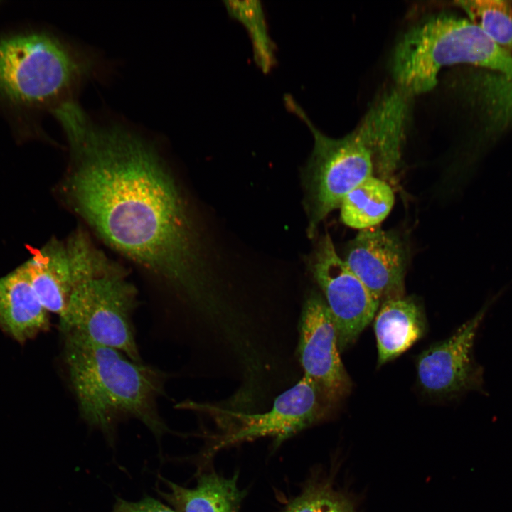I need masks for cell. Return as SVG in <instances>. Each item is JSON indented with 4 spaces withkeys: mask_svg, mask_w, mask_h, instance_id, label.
Returning <instances> with one entry per match:
<instances>
[{
    "mask_svg": "<svg viewBox=\"0 0 512 512\" xmlns=\"http://www.w3.org/2000/svg\"><path fill=\"white\" fill-rule=\"evenodd\" d=\"M60 122L73 155L67 190L77 210L108 244L196 304L194 229L154 147L123 127L95 124L82 109Z\"/></svg>",
    "mask_w": 512,
    "mask_h": 512,
    "instance_id": "obj_1",
    "label": "cell"
},
{
    "mask_svg": "<svg viewBox=\"0 0 512 512\" xmlns=\"http://www.w3.org/2000/svg\"><path fill=\"white\" fill-rule=\"evenodd\" d=\"M284 100L314 136L303 171L307 233L314 238L321 223L361 182L375 174L384 179L395 174L402 161L409 112L398 95L383 92L353 131L334 139L318 129L291 95Z\"/></svg>",
    "mask_w": 512,
    "mask_h": 512,
    "instance_id": "obj_2",
    "label": "cell"
},
{
    "mask_svg": "<svg viewBox=\"0 0 512 512\" xmlns=\"http://www.w3.org/2000/svg\"><path fill=\"white\" fill-rule=\"evenodd\" d=\"M96 64L90 51L50 31L27 26L1 32L0 113L18 138L44 137L40 114L75 101Z\"/></svg>",
    "mask_w": 512,
    "mask_h": 512,
    "instance_id": "obj_3",
    "label": "cell"
},
{
    "mask_svg": "<svg viewBox=\"0 0 512 512\" xmlns=\"http://www.w3.org/2000/svg\"><path fill=\"white\" fill-rule=\"evenodd\" d=\"M64 335L69 384L80 417L89 427L109 439L129 419L140 421L158 439L171 432L158 408L165 393L164 371L79 334Z\"/></svg>",
    "mask_w": 512,
    "mask_h": 512,
    "instance_id": "obj_4",
    "label": "cell"
},
{
    "mask_svg": "<svg viewBox=\"0 0 512 512\" xmlns=\"http://www.w3.org/2000/svg\"><path fill=\"white\" fill-rule=\"evenodd\" d=\"M458 63L491 70L512 83V55L470 20L446 14L427 17L403 34L391 70L396 86L412 97L434 88L442 67Z\"/></svg>",
    "mask_w": 512,
    "mask_h": 512,
    "instance_id": "obj_5",
    "label": "cell"
},
{
    "mask_svg": "<svg viewBox=\"0 0 512 512\" xmlns=\"http://www.w3.org/2000/svg\"><path fill=\"white\" fill-rule=\"evenodd\" d=\"M137 291L114 267L90 277L73 289L61 331L79 334L143 362L135 338L133 315Z\"/></svg>",
    "mask_w": 512,
    "mask_h": 512,
    "instance_id": "obj_6",
    "label": "cell"
},
{
    "mask_svg": "<svg viewBox=\"0 0 512 512\" xmlns=\"http://www.w3.org/2000/svg\"><path fill=\"white\" fill-rule=\"evenodd\" d=\"M202 409L218 412L228 417L229 426L213 447L216 451L231 444L264 437L274 439V444L322 420L331 406L316 385L303 376L295 385L278 395L270 410L262 413L221 410L201 405Z\"/></svg>",
    "mask_w": 512,
    "mask_h": 512,
    "instance_id": "obj_7",
    "label": "cell"
},
{
    "mask_svg": "<svg viewBox=\"0 0 512 512\" xmlns=\"http://www.w3.org/2000/svg\"><path fill=\"white\" fill-rule=\"evenodd\" d=\"M107 262L79 232L67 242L50 240L21 266L43 307L60 319L75 287L103 272Z\"/></svg>",
    "mask_w": 512,
    "mask_h": 512,
    "instance_id": "obj_8",
    "label": "cell"
},
{
    "mask_svg": "<svg viewBox=\"0 0 512 512\" xmlns=\"http://www.w3.org/2000/svg\"><path fill=\"white\" fill-rule=\"evenodd\" d=\"M309 262L334 321L339 350L344 351L375 318L380 303L337 253L329 233L319 238Z\"/></svg>",
    "mask_w": 512,
    "mask_h": 512,
    "instance_id": "obj_9",
    "label": "cell"
},
{
    "mask_svg": "<svg viewBox=\"0 0 512 512\" xmlns=\"http://www.w3.org/2000/svg\"><path fill=\"white\" fill-rule=\"evenodd\" d=\"M299 358L304 376L331 407L350 393L352 383L340 357L337 331L324 297L311 292L299 322Z\"/></svg>",
    "mask_w": 512,
    "mask_h": 512,
    "instance_id": "obj_10",
    "label": "cell"
},
{
    "mask_svg": "<svg viewBox=\"0 0 512 512\" xmlns=\"http://www.w3.org/2000/svg\"><path fill=\"white\" fill-rule=\"evenodd\" d=\"M343 260L380 305L405 296L408 255L398 234L378 226L361 230Z\"/></svg>",
    "mask_w": 512,
    "mask_h": 512,
    "instance_id": "obj_11",
    "label": "cell"
},
{
    "mask_svg": "<svg viewBox=\"0 0 512 512\" xmlns=\"http://www.w3.org/2000/svg\"><path fill=\"white\" fill-rule=\"evenodd\" d=\"M486 307L462 324L448 338L425 349L417 360L418 382L432 395L455 394L471 387L474 369L471 353Z\"/></svg>",
    "mask_w": 512,
    "mask_h": 512,
    "instance_id": "obj_12",
    "label": "cell"
},
{
    "mask_svg": "<svg viewBox=\"0 0 512 512\" xmlns=\"http://www.w3.org/2000/svg\"><path fill=\"white\" fill-rule=\"evenodd\" d=\"M49 312L21 265L0 277V327L23 343L49 328Z\"/></svg>",
    "mask_w": 512,
    "mask_h": 512,
    "instance_id": "obj_13",
    "label": "cell"
},
{
    "mask_svg": "<svg viewBox=\"0 0 512 512\" xmlns=\"http://www.w3.org/2000/svg\"><path fill=\"white\" fill-rule=\"evenodd\" d=\"M426 324L422 308L412 297L404 296L381 304L374 322L378 365H383L410 348L423 336Z\"/></svg>",
    "mask_w": 512,
    "mask_h": 512,
    "instance_id": "obj_14",
    "label": "cell"
},
{
    "mask_svg": "<svg viewBox=\"0 0 512 512\" xmlns=\"http://www.w3.org/2000/svg\"><path fill=\"white\" fill-rule=\"evenodd\" d=\"M238 476L225 478L215 472L204 473L191 489L159 476L169 491H156L177 512H240L246 492L238 486Z\"/></svg>",
    "mask_w": 512,
    "mask_h": 512,
    "instance_id": "obj_15",
    "label": "cell"
},
{
    "mask_svg": "<svg viewBox=\"0 0 512 512\" xmlns=\"http://www.w3.org/2000/svg\"><path fill=\"white\" fill-rule=\"evenodd\" d=\"M394 202L390 183L371 176L344 197L339 207L341 220L346 225L360 230L376 227L389 215Z\"/></svg>",
    "mask_w": 512,
    "mask_h": 512,
    "instance_id": "obj_16",
    "label": "cell"
},
{
    "mask_svg": "<svg viewBox=\"0 0 512 512\" xmlns=\"http://www.w3.org/2000/svg\"><path fill=\"white\" fill-rule=\"evenodd\" d=\"M469 17L495 43L512 55V6L503 0L457 1Z\"/></svg>",
    "mask_w": 512,
    "mask_h": 512,
    "instance_id": "obj_17",
    "label": "cell"
},
{
    "mask_svg": "<svg viewBox=\"0 0 512 512\" xmlns=\"http://www.w3.org/2000/svg\"><path fill=\"white\" fill-rule=\"evenodd\" d=\"M229 14L240 21L250 36L256 63L267 73L275 63L274 46L271 40L260 1H224Z\"/></svg>",
    "mask_w": 512,
    "mask_h": 512,
    "instance_id": "obj_18",
    "label": "cell"
},
{
    "mask_svg": "<svg viewBox=\"0 0 512 512\" xmlns=\"http://www.w3.org/2000/svg\"><path fill=\"white\" fill-rule=\"evenodd\" d=\"M284 512H357L353 501L327 480L312 479Z\"/></svg>",
    "mask_w": 512,
    "mask_h": 512,
    "instance_id": "obj_19",
    "label": "cell"
},
{
    "mask_svg": "<svg viewBox=\"0 0 512 512\" xmlns=\"http://www.w3.org/2000/svg\"><path fill=\"white\" fill-rule=\"evenodd\" d=\"M111 512H177L162 502L148 496L138 501H129L116 497Z\"/></svg>",
    "mask_w": 512,
    "mask_h": 512,
    "instance_id": "obj_20",
    "label": "cell"
}]
</instances>
